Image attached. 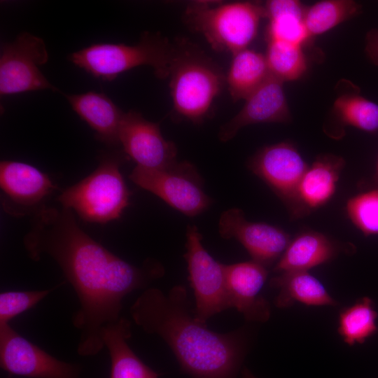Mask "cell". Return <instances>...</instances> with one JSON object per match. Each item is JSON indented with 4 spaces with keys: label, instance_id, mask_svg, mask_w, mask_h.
<instances>
[{
    "label": "cell",
    "instance_id": "1",
    "mask_svg": "<svg viewBox=\"0 0 378 378\" xmlns=\"http://www.w3.org/2000/svg\"><path fill=\"white\" fill-rule=\"evenodd\" d=\"M23 243L31 260L46 255L53 259L76 293L80 308L72 323L80 332L77 353L82 356H94L104 347L102 328L120 318L123 298L149 288L164 272L154 260L135 266L115 255L62 206H44L36 214Z\"/></svg>",
    "mask_w": 378,
    "mask_h": 378
},
{
    "label": "cell",
    "instance_id": "2",
    "mask_svg": "<svg viewBox=\"0 0 378 378\" xmlns=\"http://www.w3.org/2000/svg\"><path fill=\"white\" fill-rule=\"evenodd\" d=\"M130 312L144 332L164 340L181 369L192 378H236L248 347L246 332L209 329L195 318L184 286H174L166 294L149 287Z\"/></svg>",
    "mask_w": 378,
    "mask_h": 378
},
{
    "label": "cell",
    "instance_id": "3",
    "mask_svg": "<svg viewBox=\"0 0 378 378\" xmlns=\"http://www.w3.org/2000/svg\"><path fill=\"white\" fill-rule=\"evenodd\" d=\"M171 64L169 89L173 111L179 118L200 124L209 114L225 84L222 70L200 47L178 38Z\"/></svg>",
    "mask_w": 378,
    "mask_h": 378
},
{
    "label": "cell",
    "instance_id": "4",
    "mask_svg": "<svg viewBox=\"0 0 378 378\" xmlns=\"http://www.w3.org/2000/svg\"><path fill=\"white\" fill-rule=\"evenodd\" d=\"M124 159L118 150L103 153L93 172L58 196L61 206L89 223L104 224L119 218L130 196L120 169Z\"/></svg>",
    "mask_w": 378,
    "mask_h": 378
},
{
    "label": "cell",
    "instance_id": "5",
    "mask_svg": "<svg viewBox=\"0 0 378 378\" xmlns=\"http://www.w3.org/2000/svg\"><path fill=\"white\" fill-rule=\"evenodd\" d=\"M174 43L160 33L145 31L134 46L94 43L69 55L74 65L94 77L111 81L120 74L139 66H150L159 78L169 77Z\"/></svg>",
    "mask_w": 378,
    "mask_h": 378
},
{
    "label": "cell",
    "instance_id": "6",
    "mask_svg": "<svg viewBox=\"0 0 378 378\" xmlns=\"http://www.w3.org/2000/svg\"><path fill=\"white\" fill-rule=\"evenodd\" d=\"M263 18H266L264 5L251 1H195L189 4L183 17L186 24L202 34L213 49L232 55L247 48Z\"/></svg>",
    "mask_w": 378,
    "mask_h": 378
},
{
    "label": "cell",
    "instance_id": "7",
    "mask_svg": "<svg viewBox=\"0 0 378 378\" xmlns=\"http://www.w3.org/2000/svg\"><path fill=\"white\" fill-rule=\"evenodd\" d=\"M129 178L188 216L202 214L211 204V198L203 190L200 174L195 167L187 161H177L161 169L136 166Z\"/></svg>",
    "mask_w": 378,
    "mask_h": 378
},
{
    "label": "cell",
    "instance_id": "8",
    "mask_svg": "<svg viewBox=\"0 0 378 378\" xmlns=\"http://www.w3.org/2000/svg\"><path fill=\"white\" fill-rule=\"evenodd\" d=\"M202 236L195 225L186 232L188 279L193 289L195 306L194 316L202 323L214 315L232 308L227 288L225 264L216 260L203 246Z\"/></svg>",
    "mask_w": 378,
    "mask_h": 378
},
{
    "label": "cell",
    "instance_id": "9",
    "mask_svg": "<svg viewBox=\"0 0 378 378\" xmlns=\"http://www.w3.org/2000/svg\"><path fill=\"white\" fill-rule=\"evenodd\" d=\"M48 60L44 41L21 32L14 41L4 43L0 55V94L9 95L29 91H58L41 71Z\"/></svg>",
    "mask_w": 378,
    "mask_h": 378
},
{
    "label": "cell",
    "instance_id": "10",
    "mask_svg": "<svg viewBox=\"0 0 378 378\" xmlns=\"http://www.w3.org/2000/svg\"><path fill=\"white\" fill-rule=\"evenodd\" d=\"M308 167L298 149L288 142L265 146L248 162L249 169L267 185L295 218L302 216L298 192Z\"/></svg>",
    "mask_w": 378,
    "mask_h": 378
},
{
    "label": "cell",
    "instance_id": "11",
    "mask_svg": "<svg viewBox=\"0 0 378 378\" xmlns=\"http://www.w3.org/2000/svg\"><path fill=\"white\" fill-rule=\"evenodd\" d=\"M0 365L10 374L29 378H80L82 370L79 364L51 356L9 323L0 324Z\"/></svg>",
    "mask_w": 378,
    "mask_h": 378
},
{
    "label": "cell",
    "instance_id": "12",
    "mask_svg": "<svg viewBox=\"0 0 378 378\" xmlns=\"http://www.w3.org/2000/svg\"><path fill=\"white\" fill-rule=\"evenodd\" d=\"M1 205L13 216H34L56 187L50 178L38 168L18 161L0 164Z\"/></svg>",
    "mask_w": 378,
    "mask_h": 378
},
{
    "label": "cell",
    "instance_id": "13",
    "mask_svg": "<svg viewBox=\"0 0 378 378\" xmlns=\"http://www.w3.org/2000/svg\"><path fill=\"white\" fill-rule=\"evenodd\" d=\"M218 231L223 239L240 242L251 260L267 269L275 265L291 240L289 234L279 227L247 220L244 212L237 208L222 214Z\"/></svg>",
    "mask_w": 378,
    "mask_h": 378
},
{
    "label": "cell",
    "instance_id": "14",
    "mask_svg": "<svg viewBox=\"0 0 378 378\" xmlns=\"http://www.w3.org/2000/svg\"><path fill=\"white\" fill-rule=\"evenodd\" d=\"M119 143L124 153L142 168L161 169L177 162L176 146L163 137L159 124L145 119L135 111L125 113Z\"/></svg>",
    "mask_w": 378,
    "mask_h": 378
},
{
    "label": "cell",
    "instance_id": "15",
    "mask_svg": "<svg viewBox=\"0 0 378 378\" xmlns=\"http://www.w3.org/2000/svg\"><path fill=\"white\" fill-rule=\"evenodd\" d=\"M225 275L232 308L251 322L269 320V302L260 292L267 279L268 269L253 260L225 264Z\"/></svg>",
    "mask_w": 378,
    "mask_h": 378
},
{
    "label": "cell",
    "instance_id": "16",
    "mask_svg": "<svg viewBox=\"0 0 378 378\" xmlns=\"http://www.w3.org/2000/svg\"><path fill=\"white\" fill-rule=\"evenodd\" d=\"M280 80L270 76L266 81L246 99L239 112L220 127L218 138L226 142L249 125L286 122L290 113Z\"/></svg>",
    "mask_w": 378,
    "mask_h": 378
},
{
    "label": "cell",
    "instance_id": "17",
    "mask_svg": "<svg viewBox=\"0 0 378 378\" xmlns=\"http://www.w3.org/2000/svg\"><path fill=\"white\" fill-rule=\"evenodd\" d=\"M64 95L72 109L94 131L98 140L111 147L120 144L119 130L125 112L107 95L94 91Z\"/></svg>",
    "mask_w": 378,
    "mask_h": 378
},
{
    "label": "cell",
    "instance_id": "18",
    "mask_svg": "<svg viewBox=\"0 0 378 378\" xmlns=\"http://www.w3.org/2000/svg\"><path fill=\"white\" fill-rule=\"evenodd\" d=\"M341 247L326 234L306 230L291 239L282 256L273 267L276 274L309 271L335 259Z\"/></svg>",
    "mask_w": 378,
    "mask_h": 378
},
{
    "label": "cell",
    "instance_id": "19",
    "mask_svg": "<svg viewBox=\"0 0 378 378\" xmlns=\"http://www.w3.org/2000/svg\"><path fill=\"white\" fill-rule=\"evenodd\" d=\"M344 160L325 155L307 169L298 187V202L302 216L326 205L335 195Z\"/></svg>",
    "mask_w": 378,
    "mask_h": 378
},
{
    "label": "cell",
    "instance_id": "20",
    "mask_svg": "<svg viewBox=\"0 0 378 378\" xmlns=\"http://www.w3.org/2000/svg\"><path fill=\"white\" fill-rule=\"evenodd\" d=\"M131 321L120 317L102 328V340L111 358L110 378H158L160 374L146 365L132 350Z\"/></svg>",
    "mask_w": 378,
    "mask_h": 378
},
{
    "label": "cell",
    "instance_id": "21",
    "mask_svg": "<svg viewBox=\"0 0 378 378\" xmlns=\"http://www.w3.org/2000/svg\"><path fill=\"white\" fill-rule=\"evenodd\" d=\"M271 287L278 290L274 304L288 308L295 302L308 306H337L322 282L308 271L277 274L270 279Z\"/></svg>",
    "mask_w": 378,
    "mask_h": 378
},
{
    "label": "cell",
    "instance_id": "22",
    "mask_svg": "<svg viewBox=\"0 0 378 378\" xmlns=\"http://www.w3.org/2000/svg\"><path fill=\"white\" fill-rule=\"evenodd\" d=\"M270 20L267 41H280L302 46L311 38L304 23L306 8L295 0H272L264 4Z\"/></svg>",
    "mask_w": 378,
    "mask_h": 378
},
{
    "label": "cell",
    "instance_id": "23",
    "mask_svg": "<svg viewBox=\"0 0 378 378\" xmlns=\"http://www.w3.org/2000/svg\"><path fill=\"white\" fill-rule=\"evenodd\" d=\"M270 76L265 55L246 48L233 55L225 84L234 102L246 99Z\"/></svg>",
    "mask_w": 378,
    "mask_h": 378
},
{
    "label": "cell",
    "instance_id": "24",
    "mask_svg": "<svg viewBox=\"0 0 378 378\" xmlns=\"http://www.w3.org/2000/svg\"><path fill=\"white\" fill-rule=\"evenodd\" d=\"M377 317L372 300L362 298L340 312L337 332L349 346L363 344L378 331Z\"/></svg>",
    "mask_w": 378,
    "mask_h": 378
},
{
    "label": "cell",
    "instance_id": "25",
    "mask_svg": "<svg viewBox=\"0 0 378 378\" xmlns=\"http://www.w3.org/2000/svg\"><path fill=\"white\" fill-rule=\"evenodd\" d=\"M360 6L351 0H325L316 2L304 13V23L311 37L321 34L351 19Z\"/></svg>",
    "mask_w": 378,
    "mask_h": 378
},
{
    "label": "cell",
    "instance_id": "26",
    "mask_svg": "<svg viewBox=\"0 0 378 378\" xmlns=\"http://www.w3.org/2000/svg\"><path fill=\"white\" fill-rule=\"evenodd\" d=\"M265 58L271 76L284 81L300 78L307 70L302 46L280 41H268Z\"/></svg>",
    "mask_w": 378,
    "mask_h": 378
},
{
    "label": "cell",
    "instance_id": "27",
    "mask_svg": "<svg viewBox=\"0 0 378 378\" xmlns=\"http://www.w3.org/2000/svg\"><path fill=\"white\" fill-rule=\"evenodd\" d=\"M335 114L345 125L367 132L378 130V104L358 94H343L333 105Z\"/></svg>",
    "mask_w": 378,
    "mask_h": 378
},
{
    "label": "cell",
    "instance_id": "28",
    "mask_svg": "<svg viewBox=\"0 0 378 378\" xmlns=\"http://www.w3.org/2000/svg\"><path fill=\"white\" fill-rule=\"evenodd\" d=\"M345 211L353 225L364 235L378 234V188L350 197L346 201Z\"/></svg>",
    "mask_w": 378,
    "mask_h": 378
},
{
    "label": "cell",
    "instance_id": "29",
    "mask_svg": "<svg viewBox=\"0 0 378 378\" xmlns=\"http://www.w3.org/2000/svg\"><path fill=\"white\" fill-rule=\"evenodd\" d=\"M59 286L45 290H9L0 294V324L9 323L18 315L33 308Z\"/></svg>",
    "mask_w": 378,
    "mask_h": 378
},
{
    "label": "cell",
    "instance_id": "30",
    "mask_svg": "<svg viewBox=\"0 0 378 378\" xmlns=\"http://www.w3.org/2000/svg\"><path fill=\"white\" fill-rule=\"evenodd\" d=\"M365 52L369 59L378 65V30L368 31L366 36Z\"/></svg>",
    "mask_w": 378,
    "mask_h": 378
},
{
    "label": "cell",
    "instance_id": "31",
    "mask_svg": "<svg viewBox=\"0 0 378 378\" xmlns=\"http://www.w3.org/2000/svg\"><path fill=\"white\" fill-rule=\"evenodd\" d=\"M241 376L242 378H258L246 368L242 369Z\"/></svg>",
    "mask_w": 378,
    "mask_h": 378
},
{
    "label": "cell",
    "instance_id": "32",
    "mask_svg": "<svg viewBox=\"0 0 378 378\" xmlns=\"http://www.w3.org/2000/svg\"><path fill=\"white\" fill-rule=\"evenodd\" d=\"M377 174H378V162H377Z\"/></svg>",
    "mask_w": 378,
    "mask_h": 378
}]
</instances>
